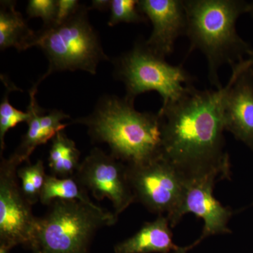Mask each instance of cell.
Masks as SVG:
<instances>
[{
    "mask_svg": "<svg viewBox=\"0 0 253 253\" xmlns=\"http://www.w3.org/2000/svg\"><path fill=\"white\" fill-rule=\"evenodd\" d=\"M46 175L44 163L41 160L34 164L28 163V165L17 170L18 179L21 180V191L32 206L41 199Z\"/></svg>",
    "mask_w": 253,
    "mask_h": 253,
    "instance_id": "19",
    "label": "cell"
},
{
    "mask_svg": "<svg viewBox=\"0 0 253 253\" xmlns=\"http://www.w3.org/2000/svg\"><path fill=\"white\" fill-rule=\"evenodd\" d=\"M9 250L6 249V248L3 247V246H0V253H8Z\"/></svg>",
    "mask_w": 253,
    "mask_h": 253,
    "instance_id": "24",
    "label": "cell"
},
{
    "mask_svg": "<svg viewBox=\"0 0 253 253\" xmlns=\"http://www.w3.org/2000/svg\"><path fill=\"white\" fill-rule=\"evenodd\" d=\"M251 4H252V8H251V11L250 14L252 15V16H253V1H251Z\"/></svg>",
    "mask_w": 253,
    "mask_h": 253,
    "instance_id": "26",
    "label": "cell"
},
{
    "mask_svg": "<svg viewBox=\"0 0 253 253\" xmlns=\"http://www.w3.org/2000/svg\"><path fill=\"white\" fill-rule=\"evenodd\" d=\"M74 177L97 201L110 200L117 217L136 201L126 163L99 148H94L82 161Z\"/></svg>",
    "mask_w": 253,
    "mask_h": 253,
    "instance_id": "8",
    "label": "cell"
},
{
    "mask_svg": "<svg viewBox=\"0 0 253 253\" xmlns=\"http://www.w3.org/2000/svg\"><path fill=\"white\" fill-rule=\"evenodd\" d=\"M114 75L126 86L125 98L134 103L147 91L161 95L163 106L174 102L192 85L194 78L182 67L173 66L139 41L132 49L115 59Z\"/></svg>",
    "mask_w": 253,
    "mask_h": 253,
    "instance_id": "6",
    "label": "cell"
},
{
    "mask_svg": "<svg viewBox=\"0 0 253 253\" xmlns=\"http://www.w3.org/2000/svg\"><path fill=\"white\" fill-rule=\"evenodd\" d=\"M187 18L189 53L199 50L206 56L210 83L221 86L219 68L252 57L253 48L236 31L241 15L251 13L252 4L243 0H184Z\"/></svg>",
    "mask_w": 253,
    "mask_h": 253,
    "instance_id": "3",
    "label": "cell"
},
{
    "mask_svg": "<svg viewBox=\"0 0 253 253\" xmlns=\"http://www.w3.org/2000/svg\"><path fill=\"white\" fill-rule=\"evenodd\" d=\"M135 201L148 211L168 217L171 227L179 223L186 178L162 156L139 165H126Z\"/></svg>",
    "mask_w": 253,
    "mask_h": 253,
    "instance_id": "7",
    "label": "cell"
},
{
    "mask_svg": "<svg viewBox=\"0 0 253 253\" xmlns=\"http://www.w3.org/2000/svg\"><path fill=\"white\" fill-rule=\"evenodd\" d=\"M81 152L76 143L61 131L51 139L49 167L51 175L60 178L74 176L80 167Z\"/></svg>",
    "mask_w": 253,
    "mask_h": 253,
    "instance_id": "15",
    "label": "cell"
},
{
    "mask_svg": "<svg viewBox=\"0 0 253 253\" xmlns=\"http://www.w3.org/2000/svg\"><path fill=\"white\" fill-rule=\"evenodd\" d=\"M186 178L185 191L178 212V221L184 214L193 213L204 220V227L200 239L191 246L182 248V253H187L208 236L231 233L228 223L233 214L230 208L223 206L213 196L214 184L224 179L220 174L212 172Z\"/></svg>",
    "mask_w": 253,
    "mask_h": 253,
    "instance_id": "10",
    "label": "cell"
},
{
    "mask_svg": "<svg viewBox=\"0 0 253 253\" xmlns=\"http://www.w3.org/2000/svg\"><path fill=\"white\" fill-rule=\"evenodd\" d=\"M117 219L96 205L55 200L47 212L38 217L31 247L36 253H85L95 233Z\"/></svg>",
    "mask_w": 253,
    "mask_h": 253,
    "instance_id": "5",
    "label": "cell"
},
{
    "mask_svg": "<svg viewBox=\"0 0 253 253\" xmlns=\"http://www.w3.org/2000/svg\"><path fill=\"white\" fill-rule=\"evenodd\" d=\"M248 61H249L250 67L252 68L253 71V56L252 57L248 58Z\"/></svg>",
    "mask_w": 253,
    "mask_h": 253,
    "instance_id": "25",
    "label": "cell"
},
{
    "mask_svg": "<svg viewBox=\"0 0 253 253\" xmlns=\"http://www.w3.org/2000/svg\"><path fill=\"white\" fill-rule=\"evenodd\" d=\"M35 32L28 27L22 15L16 9V1H1L0 8V49L14 47L26 50Z\"/></svg>",
    "mask_w": 253,
    "mask_h": 253,
    "instance_id": "14",
    "label": "cell"
},
{
    "mask_svg": "<svg viewBox=\"0 0 253 253\" xmlns=\"http://www.w3.org/2000/svg\"><path fill=\"white\" fill-rule=\"evenodd\" d=\"M0 163V244L10 249L31 246L38 217L18 182V165L1 156Z\"/></svg>",
    "mask_w": 253,
    "mask_h": 253,
    "instance_id": "9",
    "label": "cell"
},
{
    "mask_svg": "<svg viewBox=\"0 0 253 253\" xmlns=\"http://www.w3.org/2000/svg\"><path fill=\"white\" fill-rule=\"evenodd\" d=\"M1 79L6 86L4 96L0 104V147L1 156L4 149V138L6 132L15 127L19 123H27L30 118L28 111L23 112L16 109L9 102V94L11 91H21V89L15 85L6 76L1 75Z\"/></svg>",
    "mask_w": 253,
    "mask_h": 253,
    "instance_id": "18",
    "label": "cell"
},
{
    "mask_svg": "<svg viewBox=\"0 0 253 253\" xmlns=\"http://www.w3.org/2000/svg\"><path fill=\"white\" fill-rule=\"evenodd\" d=\"M38 88L33 86L30 89V103L27 108L30 118L27 122L28 130L23 136L19 146L10 158L18 166L24 162L29 163L30 156L38 146L46 144L42 129L41 125V117L46 112L45 109H42L36 99Z\"/></svg>",
    "mask_w": 253,
    "mask_h": 253,
    "instance_id": "16",
    "label": "cell"
},
{
    "mask_svg": "<svg viewBox=\"0 0 253 253\" xmlns=\"http://www.w3.org/2000/svg\"><path fill=\"white\" fill-rule=\"evenodd\" d=\"M26 12L28 18H41L44 26H51L56 21L57 1L56 0H30Z\"/></svg>",
    "mask_w": 253,
    "mask_h": 253,
    "instance_id": "21",
    "label": "cell"
},
{
    "mask_svg": "<svg viewBox=\"0 0 253 253\" xmlns=\"http://www.w3.org/2000/svg\"><path fill=\"white\" fill-rule=\"evenodd\" d=\"M88 10L81 4L67 21L44 26L28 42L26 49L40 48L49 61L47 71L35 84L36 87L56 72L83 71L96 75L98 65L109 61L99 34L89 22Z\"/></svg>",
    "mask_w": 253,
    "mask_h": 253,
    "instance_id": "4",
    "label": "cell"
},
{
    "mask_svg": "<svg viewBox=\"0 0 253 253\" xmlns=\"http://www.w3.org/2000/svg\"><path fill=\"white\" fill-rule=\"evenodd\" d=\"M73 123L87 126L93 141L107 144L111 154L126 165L144 164L161 156L159 114L139 112L126 98L106 95L90 115Z\"/></svg>",
    "mask_w": 253,
    "mask_h": 253,
    "instance_id": "2",
    "label": "cell"
},
{
    "mask_svg": "<svg viewBox=\"0 0 253 253\" xmlns=\"http://www.w3.org/2000/svg\"><path fill=\"white\" fill-rule=\"evenodd\" d=\"M78 0H57V14L54 24L59 25L67 21L81 6Z\"/></svg>",
    "mask_w": 253,
    "mask_h": 253,
    "instance_id": "22",
    "label": "cell"
},
{
    "mask_svg": "<svg viewBox=\"0 0 253 253\" xmlns=\"http://www.w3.org/2000/svg\"><path fill=\"white\" fill-rule=\"evenodd\" d=\"M168 217L158 215L146 222L134 236L115 247L116 253H181L182 248L174 244Z\"/></svg>",
    "mask_w": 253,
    "mask_h": 253,
    "instance_id": "13",
    "label": "cell"
},
{
    "mask_svg": "<svg viewBox=\"0 0 253 253\" xmlns=\"http://www.w3.org/2000/svg\"><path fill=\"white\" fill-rule=\"evenodd\" d=\"M225 90V86L199 90L192 84L180 99L162 106L158 112L161 156L186 177L212 172L229 177L222 111Z\"/></svg>",
    "mask_w": 253,
    "mask_h": 253,
    "instance_id": "1",
    "label": "cell"
},
{
    "mask_svg": "<svg viewBox=\"0 0 253 253\" xmlns=\"http://www.w3.org/2000/svg\"><path fill=\"white\" fill-rule=\"evenodd\" d=\"M231 68L222 99L224 128L253 150V71L247 59Z\"/></svg>",
    "mask_w": 253,
    "mask_h": 253,
    "instance_id": "11",
    "label": "cell"
},
{
    "mask_svg": "<svg viewBox=\"0 0 253 253\" xmlns=\"http://www.w3.org/2000/svg\"><path fill=\"white\" fill-rule=\"evenodd\" d=\"M55 200L79 201L86 204L96 205L74 176L60 178L50 174L46 175L40 201L42 204L49 206Z\"/></svg>",
    "mask_w": 253,
    "mask_h": 253,
    "instance_id": "17",
    "label": "cell"
},
{
    "mask_svg": "<svg viewBox=\"0 0 253 253\" xmlns=\"http://www.w3.org/2000/svg\"><path fill=\"white\" fill-rule=\"evenodd\" d=\"M139 11L151 21L152 33L145 44L156 54H172L175 42L186 36L187 18L184 0H140Z\"/></svg>",
    "mask_w": 253,
    "mask_h": 253,
    "instance_id": "12",
    "label": "cell"
},
{
    "mask_svg": "<svg viewBox=\"0 0 253 253\" xmlns=\"http://www.w3.org/2000/svg\"><path fill=\"white\" fill-rule=\"evenodd\" d=\"M110 6H111V1L109 0H93L91 1V6L89 9L104 11L110 9Z\"/></svg>",
    "mask_w": 253,
    "mask_h": 253,
    "instance_id": "23",
    "label": "cell"
},
{
    "mask_svg": "<svg viewBox=\"0 0 253 253\" xmlns=\"http://www.w3.org/2000/svg\"><path fill=\"white\" fill-rule=\"evenodd\" d=\"M138 3V0H111L108 25L113 27L121 23H146L148 18L139 11Z\"/></svg>",
    "mask_w": 253,
    "mask_h": 253,
    "instance_id": "20",
    "label": "cell"
}]
</instances>
